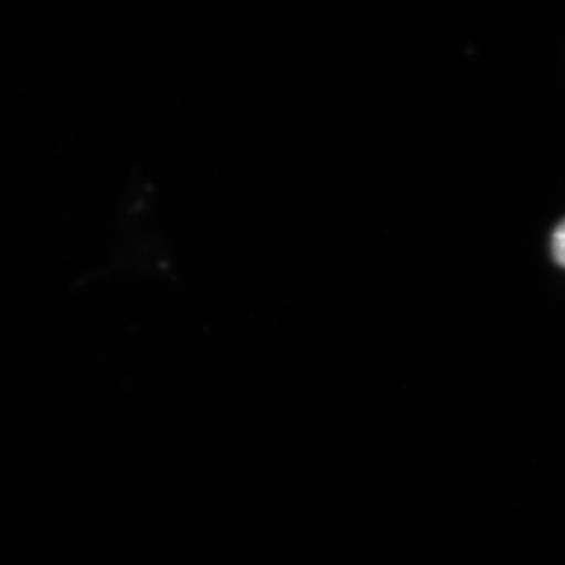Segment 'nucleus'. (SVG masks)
<instances>
[{"instance_id": "f257e3e1", "label": "nucleus", "mask_w": 565, "mask_h": 565, "mask_svg": "<svg viewBox=\"0 0 565 565\" xmlns=\"http://www.w3.org/2000/svg\"><path fill=\"white\" fill-rule=\"evenodd\" d=\"M553 256L559 266L565 267V218L556 226L552 239Z\"/></svg>"}]
</instances>
